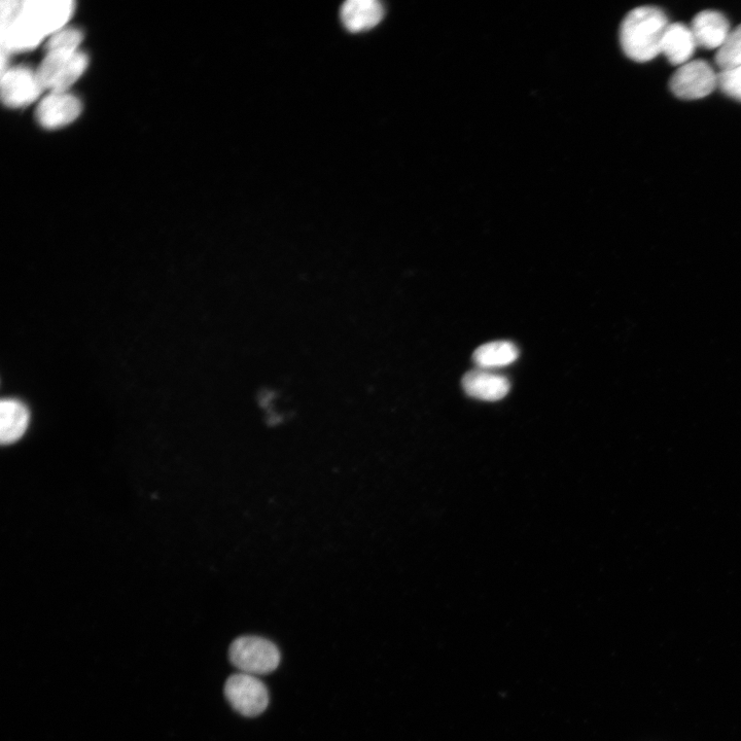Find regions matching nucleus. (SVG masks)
Segmentation results:
<instances>
[{
	"mask_svg": "<svg viewBox=\"0 0 741 741\" xmlns=\"http://www.w3.org/2000/svg\"><path fill=\"white\" fill-rule=\"evenodd\" d=\"M664 12L655 7L632 10L620 28L621 47L628 58L648 62L661 53L664 33L668 27Z\"/></svg>",
	"mask_w": 741,
	"mask_h": 741,
	"instance_id": "obj_1",
	"label": "nucleus"
},
{
	"mask_svg": "<svg viewBox=\"0 0 741 741\" xmlns=\"http://www.w3.org/2000/svg\"><path fill=\"white\" fill-rule=\"evenodd\" d=\"M229 656L241 673L255 677L274 672L280 663L276 645L260 637L238 638L232 643Z\"/></svg>",
	"mask_w": 741,
	"mask_h": 741,
	"instance_id": "obj_2",
	"label": "nucleus"
},
{
	"mask_svg": "<svg viewBox=\"0 0 741 741\" xmlns=\"http://www.w3.org/2000/svg\"><path fill=\"white\" fill-rule=\"evenodd\" d=\"M224 691L232 708L244 717H257L268 708V690L255 676L243 673L231 676Z\"/></svg>",
	"mask_w": 741,
	"mask_h": 741,
	"instance_id": "obj_3",
	"label": "nucleus"
},
{
	"mask_svg": "<svg viewBox=\"0 0 741 741\" xmlns=\"http://www.w3.org/2000/svg\"><path fill=\"white\" fill-rule=\"evenodd\" d=\"M669 87L681 99H701L718 87V74L707 61L693 60L678 68Z\"/></svg>",
	"mask_w": 741,
	"mask_h": 741,
	"instance_id": "obj_4",
	"label": "nucleus"
},
{
	"mask_svg": "<svg viewBox=\"0 0 741 741\" xmlns=\"http://www.w3.org/2000/svg\"><path fill=\"white\" fill-rule=\"evenodd\" d=\"M2 99L7 107L18 109L37 100L44 90L37 73L24 67L8 70L2 78Z\"/></svg>",
	"mask_w": 741,
	"mask_h": 741,
	"instance_id": "obj_5",
	"label": "nucleus"
},
{
	"mask_svg": "<svg viewBox=\"0 0 741 741\" xmlns=\"http://www.w3.org/2000/svg\"><path fill=\"white\" fill-rule=\"evenodd\" d=\"M82 113V103L67 92H51L37 109V120L46 129H57L76 121Z\"/></svg>",
	"mask_w": 741,
	"mask_h": 741,
	"instance_id": "obj_6",
	"label": "nucleus"
},
{
	"mask_svg": "<svg viewBox=\"0 0 741 741\" xmlns=\"http://www.w3.org/2000/svg\"><path fill=\"white\" fill-rule=\"evenodd\" d=\"M463 387L472 398L486 402H497L509 394L511 384L507 377L499 373L478 368L464 376Z\"/></svg>",
	"mask_w": 741,
	"mask_h": 741,
	"instance_id": "obj_7",
	"label": "nucleus"
},
{
	"mask_svg": "<svg viewBox=\"0 0 741 741\" xmlns=\"http://www.w3.org/2000/svg\"><path fill=\"white\" fill-rule=\"evenodd\" d=\"M697 47L719 50L731 32L728 19L717 11H703L697 14L691 25Z\"/></svg>",
	"mask_w": 741,
	"mask_h": 741,
	"instance_id": "obj_8",
	"label": "nucleus"
},
{
	"mask_svg": "<svg viewBox=\"0 0 741 741\" xmlns=\"http://www.w3.org/2000/svg\"><path fill=\"white\" fill-rule=\"evenodd\" d=\"M22 12L46 35L62 29L74 11L72 2H32Z\"/></svg>",
	"mask_w": 741,
	"mask_h": 741,
	"instance_id": "obj_9",
	"label": "nucleus"
},
{
	"mask_svg": "<svg viewBox=\"0 0 741 741\" xmlns=\"http://www.w3.org/2000/svg\"><path fill=\"white\" fill-rule=\"evenodd\" d=\"M697 44L690 27L683 23L669 24L662 40L661 53L669 63L682 66L691 61Z\"/></svg>",
	"mask_w": 741,
	"mask_h": 741,
	"instance_id": "obj_10",
	"label": "nucleus"
},
{
	"mask_svg": "<svg viewBox=\"0 0 741 741\" xmlns=\"http://www.w3.org/2000/svg\"><path fill=\"white\" fill-rule=\"evenodd\" d=\"M343 25L351 32L369 30L384 17V8L377 0H348L340 11Z\"/></svg>",
	"mask_w": 741,
	"mask_h": 741,
	"instance_id": "obj_11",
	"label": "nucleus"
},
{
	"mask_svg": "<svg viewBox=\"0 0 741 741\" xmlns=\"http://www.w3.org/2000/svg\"><path fill=\"white\" fill-rule=\"evenodd\" d=\"M30 421L27 407L18 400L6 399L0 403V441L11 445L26 433Z\"/></svg>",
	"mask_w": 741,
	"mask_h": 741,
	"instance_id": "obj_12",
	"label": "nucleus"
},
{
	"mask_svg": "<svg viewBox=\"0 0 741 741\" xmlns=\"http://www.w3.org/2000/svg\"><path fill=\"white\" fill-rule=\"evenodd\" d=\"M45 34L23 12L9 22L4 33V42L11 51L32 49L38 46Z\"/></svg>",
	"mask_w": 741,
	"mask_h": 741,
	"instance_id": "obj_13",
	"label": "nucleus"
},
{
	"mask_svg": "<svg viewBox=\"0 0 741 741\" xmlns=\"http://www.w3.org/2000/svg\"><path fill=\"white\" fill-rule=\"evenodd\" d=\"M519 357L516 345L509 341H496L481 345L474 352L478 368L493 370L511 365Z\"/></svg>",
	"mask_w": 741,
	"mask_h": 741,
	"instance_id": "obj_14",
	"label": "nucleus"
},
{
	"mask_svg": "<svg viewBox=\"0 0 741 741\" xmlns=\"http://www.w3.org/2000/svg\"><path fill=\"white\" fill-rule=\"evenodd\" d=\"M88 62L87 55L80 51L70 57L62 68L51 92H67L83 76Z\"/></svg>",
	"mask_w": 741,
	"mask_h": 741,
	"instance_id": "obj_15",
	"label": "nucleus"
},
{
	"mask_svg": "<svg viewBox=\"0 0 741 741\" xmlns=\"http://www.w3.org/2000/svg\"><path fill=\"white\" fill-rule=\"evenodd\" d=\"M74 54L56 51L47 52L45 59L42 61L37 72H35L44 90L48 89L51 91L65 63Z\"/></svg>",
	"mask_w": 741,
	"mask_h": 741,
	"instance_id": "obj_16",
	"label": "nucleus"
},
{
	"mask_svg": "<svg viewBox=\"0 0 741 741\" xmlns=\"http://www.w3.org/2000/svg\"><path fill=\"white\" fill-rule=\"evenodd\" d=\"M715 61L721 72L741 66V24L731 30L729 37L718 50Z\"/></svg>",
	"mask_w": 741,
	"mask_h": 741,
	"instance_id": "obj_17",
	"label": "nucleus"
},
{
	"mask_svg": "<svg viewBox=\"0 0 741 741\" xmlns=\"http://www.w3.org/2000/svg\"><path fill=\"white\" fill-rule=\"evenodd\" d=\"M83 40V34L78 29L67 28L55 32L47 44V52L76 53Z\"/></svg>",
	"mask_w": 741,
	"mask_h": 741,
	"instance_id": "obj_18",
	"label": "nucleus"
},
{
	"mask_svg": "<svg viewBox=\"0 0 741 741\" xmlns=\"http://www.w3.org/2000/svg\"><path fill=\"white\" fill-rule=\"evenodd\" d=\"M718 87L730 98L741 102V66L722 70L718 74Z\"/></svg>",
	"mask_w": 741,
	"mask_h": 741,
	"instance_id": "obj_19",
	"label": "nucleus"
}]
</instances>
